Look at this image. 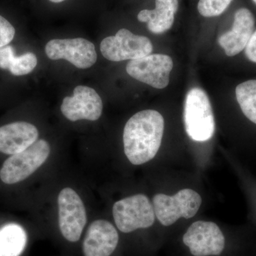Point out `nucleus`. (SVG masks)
<instances>
[{"instance_id": "2eb2a0df", "label": "nucleus", "mask_w": 256, "mask_h": 256, "mask_svg": "<svg viewBox=\"0 0 256 256\" xmlns=\"http://www.w3.org/2000/svg\"><path fill=\"white\" fill-rule=\"evenodd\" d=\"M156 9L140 12L138 20L148 23V28L152 33L162 34L172 26L174 15L178 10V0H156Z\"/></svg>"}, {"instance_id": "f8f14e48", "label": "nucleus", "mask_w": 256, "mask_h": 256, "mask_svg": "<svg viewBox=\"0 0 256 256\" xmlns=\"http://www.w3.org/2000/svg\"><path fill=\"white\" fill-rule=\"evenodd\" d=\"M119 242L117 229L106 220H96L90 224L82 242L84 256H110Z\"/></svg>"}, {"instance_id": "9d476101", "label": "nucleus", "mask_w": 256, "mask_h": 256, "mask_svg": "<svg viewBox=\"0 0 256 256\" xmlns=\"http://www.w3.org/2000/svg\"><path fill=\"white\" fill-rule=\"evenodd\" d=\"M45 52L50 60H65L80 69L90 68L97 60L94 44L82 38L50 40Z\"/></svg>"}, {"instance_id": "f257e3e1", "label": "nucleus", "mask_w": 256, "mask_h": 256, "mask_svg": "<svg viewBox=\"0 0 256 256\" xmlns=\"http://www.w3.org/2000/svg\"><path fill=\"white\" fill-rule=\"evenodd\" d=\"M164 120L158 111L138 112L128 121L124 128V154L134 165H140L156 156L161 146Z\"/></svg>"}, {"instance_id": "6e6552de", "label": "nucleus", "mask_w": 256, "mask_h": 256, "mask_svg": "<svg viewBox=\"0 0 256 256\" xmlns=\"http://www.w3.org/2000/svg\"><path fill=\"white\" fill-rule=\"evenodd\" d=\"M182 240L194 256H218L225 248L224 234L214 222H194L188 227Z\"/></svg>"}, {"instance_id": "dca6fc26", "label": "nucleus", "mask_w": 256, "mask_h": 256, "mask_svg": "<svg viewBox=\"0 0 256 256\" xmlns=\"http://www.w3.org/2000/svg\"><path fill=\"white\" fill-rule=\"evenodd\" d=\"M28 242L26 232L15 224L0 228V256H20Z\"/></svg>"}, {"instance_id": "39448f33", "label": "nucleus", "mask_w": 256, "mask_h": 256, "mask_svg": "<svg viewBox=\"0 0 256 256\" xmlns=\"http://www.w3.org/2000/svg\"><path fill=\"white\" fill-rule=\"evenodd\" d=\"M156 216L162 225L170 226L180 218L194 216L202 203L200 194L191 188L180 190L174 196L158 194L153 198Z\"/></svg>"}, {"instance_id": "1a4fd4ad", "label": "nucleus", "mask_w": 256, "mask_h": 256, "mask_svg": "<svg viewBox=\"0 0 256 256\" xmlns=\"http://www.w3.org/2000/svg\"><path fill=\"white\" fill-rule=\"evenodd\" d=\"M172 68V60L169 56L150 54L130 60L127 64L126 72L139 82L154 88L163 89L169 84Z\"/></svg>"}, {"instance_id": "4468645a", "label": "nucleus", "mask_w": 256, "mask_h": 256, "mask_svg": "<svg viewBox=\"0 0 256 256\" xmlns=\"http://www.w3.org/2000/svg\"><path fill=\"white\" fill-rule=\"evenodd\" d=\"M38 137L36 126L24 121L12 122L0 127V152L18 154L34 144Z\"/></svg>"}, {"instance_id": "f03ea898", "label": "nucleus", "mask_w": 256, "mask_h": 256, "mask_svg": "<svg viewBox=\"0 0 256 256\" xmlns=\"http://www.w3.org/2000/svg\"><path fill=\"white\" fill-rule=\"evenodd\" d=\"M184 121L188 137L196 142H205L213 137L215 121L210 98L200 88L186 94Z\"/></svg>"}, {"instance_id": "412c9836", "label": "nucleus", "mask_w": 256, "mask_h": 256, "mask_svg": "<svg viewBox=\"0 0 256 256\" xmlns=\"http://www.w3.org/2000/svg\"><path fill=\"white\" fill-rule=\"evenodd\" d=\"M14 56V50L12 46L8 45L0 48V68L9 70Z\"/></svg>"}, {"instance_id": "0eeeda50", "label": "nucleus", "mask_w": 256, "mask_h": 256, "mask_svg": "<svg viewBox=\"0 0 256 256\" xmlns=\"http://www.w3.org/2000/svg\"><path fill=\"white\" fill-rule=\"evenodd\" d=\"M58 206L60 233L68 242H78L87 222L84 202L73 188H66L58 194Z\"/></svg>"}, {"instance_id": "ddd939ff", "label": "nucleus", "mask_w": 256, "mask_h": 256, "mask_svg": "<svg viewBox=\"0 0 256 256\" xmlns=\"http://www.w3.org/2000/svg\"><path fill=\"white\" fill-rule=\"evenodd\" d=\"M254 14L246 8H240L234 15L233 28L218 38L220 46L228 56H234L245 50L255 28Z\"/></svg>"}, {"instance_id": "423d86ee", "label": "nucleus", "mask_w": 256, "mask_h": 256, "mask_svg": "<svg viewBox=\"0 0 256 256\" xmlns=\"http://www.w3.org/2000/svg\"><path fill=\"white\" fill-rule=\"evenodd\" d=\"M100 52L111 62L134 60L150 54L152 44L148 37L121 28L114 36L106 37L100 44Z\"/></svg>"}, {"instance_id": "4be33fe9", "label": "nucleus", "mask_w": 256, "mask_h": 256, "mask_svg": "<svg viewBox=\"0 0 256 256\" xmlns=\"http://www.w3.org/2000/svg\"><path fill=\"white\" fill-rule=\"evenodd\" d=\"M245 50L247 58L250 62L256 63V30L252 34V36L250 37Z\"/></svg>"}, {"instance_id": "5701e85b", "label": "nucleus", "mask_w": 256, "mask_h": 256, "mask_svg": "<svg viewBox=\"0 0 256 256\" xmlns=\"http://www.w3.org/2000/svg\"><path fill=\"white\" fill-rule=\"evenodd\" d=\"M50 2L54 3H60L62 2L65 1V0H50Z\"/></svg>"}, {"instance_id": "6ab92c4d", "label": "nucleus", "mask_w": 256, "mask_h": 256, "mask_svg": "<svg viewBox=\"0 0 256 256\" xmlns=\"http://www.w3.org/2000/svg\"><path fill=\"white\" fill-rule=\"evenodd\" d=\"M234 0H200L198 12L205 18L220 16Z\"/></svg>"}, {"instance_id": "aec40b11", "label": "nucleus", "mask_w": 256, "mask_h": 256, "mask_svg": "<svg viewBox=\"0 0 256 256\" xmlns=\"http://www.w3.org/2000/svg\"><path fill=\"white\" fill-rule=\"evenodd\" d=\"M15 28L11 23L0 15V48L8 46L15 36Z\"/></svg>"}, {"instance_id": "7ed1b4c3", "label": "nucleus", "mask_w": 256, "mask_h": 256, "mask_svg": "<svg viewBox=\"0 0 256 256\" xmlns=\"http://www.w3.org/2000/svg\"><path fill=\"white\" fill-rule=\"evenodd\" d=\"M50 152L46 140H37L26 150L13 154L4 162L0 170V180L6 184L24 181L46 161Z\"/></svg>"}, {"instance_id": "f3484780", "label": "nucleus", "mask_w": 256, "mask_h": 256, "mask_svg": "<svg viewBox=\"0 0 256 256\" xmlns=\"http://www.w3.org/2000/svg\"><path fill=\"white\" fill-rule=\"evenodd\" d=\"M236 96L246 117L256 124V80L239 84L236 88Z\"/></svg>"}, {"instance_id": "9b49d317", "label": "nucleus", "mask_w": 256, "mask_h": 256, "mask_svg": "<svg viewBox=\"0 0 256 256\" xmlns=\"http://www.w3.org/2000/svg\"><path fill=\"white\" fill-rule=\"evenodd\" d=\"M102 108V99L94 88L78 86L74 89L73 96L64 98L60 110L72 122L80 120L96 121L100 118Z\"/></svg>"}, {"instance_id": "b1692460", "label": "nucleus", "mask_w": 256, "mask_h": 256, "mask_svg": "<svg viewBox=\"0 0 256 256\" xmlns=\"http://www.w3.org/2000/svg\"><path fill=\"white\" fill-rule=\"evenodd\" d=\"M252 1H254V2H255V3H256V0H252Z\"/></svg>"}, {"instance_id": "20e7f679", "label": "nucleus", "mask_w": 256, "mask_h": 256, "mask_svg": "<svg viewBox=\"0 0 256 256\" xmlns=\"http://www.w3.org/2000/svg\"><path fill=\"white\" fill-rule=\"evenodd\" d=\"M112 214L117 228L124 234L152 226L156 220L154 207L144 194H136L116 202Z\"/></svg>"}, {"instance_id": "a211bd4d", "label": "nucleus", "mask_w": 256, "mask_h": 256, "mask_svg": "<svg viewBox=\"0 0 256 256\" xmlns=\"http://www.w3.org/2000/svg\"><path fill=\"white\" fill-rule=\"evenodd\" d=\"M38 60L36 56L32 52H28L13 58L9 70L16 76L28 75L36 68Z\"/></svg>"}]
</instances>
